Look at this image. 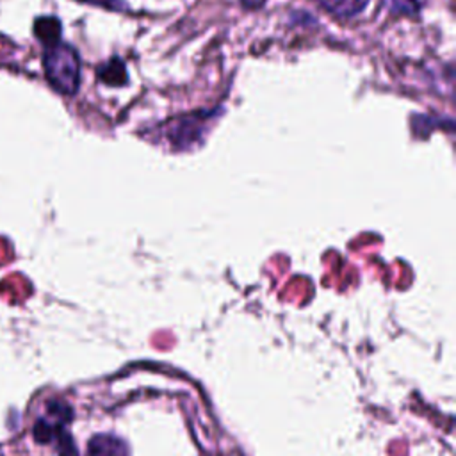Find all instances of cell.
Instances as JSON below:
<instances>
[{
	"instance_id": "1",
	"label": "cell",
	"mask_w": 456,
	"mask_h": 456,
	"mask_svg": "<svg viewBox=\"0 0 456 456\" xmlns=\"http://www.w3.org/2000/svg\"><path fill=\"white\" fill-rule=\"evenodd\" d=\"M43 66L46 80L55 91L62 94H73L77 91L80 80V61L75 48L61 41L46 46Z\"/></svg>"
},
{
	"instance_id": "2",
	"label": "cell",
	"mask_w": 456,
	"mask_h": 456,
	"mask_svg": "<svg viewBox=\"0 0 456 456\" xmlns=\"http://www.w3.org/2000/svg\"><path fill=\"white\" fill-rule=\"evenodd\" d=\"M87 456H128V447L114 435H96L89 440Z\"/></svg>"
},
{
	"instance_id": "4",
	"label": "cell",
	"mask_w": 456,
	"mask_h": 456,
	"mask_svg": "<svg viewBox=\"0 0 456 456\" xmlns=\"http://www.w3.org/2000/svg\"><path fill=\"white\" fill-rule=\"evenodd\" d=\"M317 2L328 11L342 16H353L360 12L367 4V0H317Z\"/></svg>"
},
{
	"instance_id": "3",
	"label": "cell",
	"mask_w": 456,
	"mask_h": 456,
	"mask_svg": "<svg viewBox=\"0 0 456 456\" xmlns=\"http://www.w3.org/2000/svg\"><path fill=\"white\" fill-rule=\"evenodd\" d=\"M34 34L39 41H43L46 46H52L61 41V23L57 18L52 16H41L34 23Z\"/></svg>"
}]
</instances>
